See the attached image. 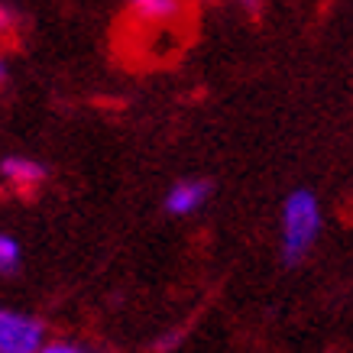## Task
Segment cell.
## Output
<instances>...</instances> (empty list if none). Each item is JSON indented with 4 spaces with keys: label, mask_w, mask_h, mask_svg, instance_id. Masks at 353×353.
I'll use <instances>...</instances> for the list:
<instances>
[{
    "label": "cell",
    "mask_w": 353,
    "mask_h": 353,
    "mask_svg": "<svg viewBox=\"0 0 353 353\" xmlns=\"http://www.w3.org/2000/svg\"><path fill=\"white\" fill-rule=\"evenodd\" d=\"M321 234V204L308 188H299L285 198L282 208V256L285 263H299Z\"/></svg>",
    "instance_id": "1"
},
{
    "label": "cell",
    "mask_w": 353,
    "mask_h": 353,
    "mask_svg": "<svg viewBox=\"0 0 353 353\" xmlns=\"http://www.w3.org/2000/svg\"><path fill=\"white\" fill-rule=\"evenodd\" d=\"M43 324L23 311H0V353H39Z\"/></svg>",
    "instance_id": "2"
},
{
    "label": "cell",
    "mask_w": 353,
    "mask_h": 353,
    "mask_svg": "<svg viewBox=\"0 0 353 353\" xmlns=\"http://www.w3.org/2000/svg\"><path fill=\"white\" fill-rule=\"evenodd\" d=\"M211 194V185L204 179H188V182H179L172 185L169 194H165V211L175 217H185V214H194Z\"/></svg>",
    "instance_id": "3"
},
{
    "label": "cell",
    "mask_w": 353,
    "mask_h": 353,
    "mask_svg": "<svg viewBox=\"0 0 353 353\" xmlns=\"http://www.w3.org/2000/svg\"><path fill=\"white\" fill-rule=\"evenodd\" d=\"M0 172H3L7 185L17 188V192H32L46 179V169L30 156H7L0 162Z\"/></svg>",
    "instance_id": "4"
},
{
    "label": "cell",
    "mask_w": 353,
    "mask_h": 353,
    "mask_svg": "<svg viewBox=\"0 0 353 353\" xmlns=\"http://www.w3.org/2000/svg\"><path fill=\"white\" fill-rule=\"evenodd\" d=\"M130 10L143 17V20H152V23H162L179 13V0H127Z\"/></svg>",
    "instance_id": "5"
},
{
    "label": "cell",
    "mask_w": 353,
    "mask_h": 353,
    "mask_svg": "<svg viewBox=\"0 0 353 353\" xmlns=\"http://www.w3.org/2000/svg\"><path fill=\"white\" fill-rule=\"evenodd\" d=\"M0 269H3V276H10V272L20 269V243L10 234L0 236Z\"/></svg>",
    "instance_id": "6"
},
{
    "label": "cell",
    "mask_w": 353,
    "mask_h": 353,
    "mask_svg": "<svg viewBox=\"0 0 353 353\" xmlns=\"http://www.w3.org/2000/svg\"><path fill=\"white\" fill-rule=\"evenodd\" d=\"M39 353H91L88 347H81V343H68V341H52L46 343Z\"/></svg>",
    "instance_id": "7"
},
{
    "label": "cell",
    "mask_w": 353,
    "mask_h": 353,
    "mask_svg": "<svg viewBox=\"0 0 353 353\" xmlns=\"http://www.w3.org/2000/svg\"><path fill=\"white\" fill-rule=\"evenodd\" d=\"M236 3H240L246 13H253V17H256V13L263 10V3H266V0H236Z\"/></svg>",
    "instance_id": "8"
},
{
    "label": "cell",
    "mask_w": 353,
    "mask_h": 353,
    "mask_svg": "<svg viewBox=\"0 0 353 353\" xmlns=\"http://www.w3.org/2000/svg\"><path fill=\"white\" fill-rule=\"evenodd\" d=\"M194 3H214V0H194Z\"/></svg>",
    "instance_id": "9"
}]
</instances>
